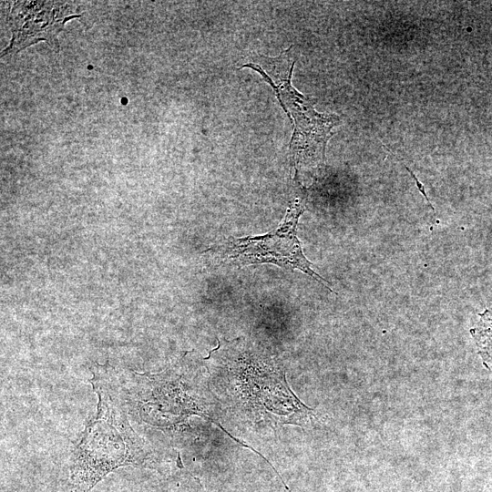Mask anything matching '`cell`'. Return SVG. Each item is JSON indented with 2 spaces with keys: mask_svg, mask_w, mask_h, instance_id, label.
Returning a JSON list of instances; mask_svg holds the SVG:
<instances>
[{
  "mask_svg": "<svg viewBox=\"0 0 492 492\" xmlns=\"http://www.w3.org/2000/svg\"><path fill=\"white\" fill-rule=\"evenodd\" d=\"M204 360L224 403L243 420L302 425L314 417L291 391L279 361L257 344L221 340Z\"/></svg>",
  "mask_w": 492,
  "mask_h": 492,
  "instance_id": "cell-1",
  "label": "cell"
},
{
  "mask_svg": "<svg viewBox=\"0 0 492 492\" xmlns=\"http://www.w3.org/2000/svg\"><path fill=\"white\" fill-rule=\"evenodd\" d=\"M90 383L98 397L97 413L70 455L68 492H91L120 466L155 465L154 452L132 428L107 367L98 365Z\"/></svg>",
  "mask_w": 492,
  "mask_h": 492,
  "instance_id": "cell-2",
  "label": "cell"
},
{
  "mask_svg": "<svg viewBox=\"0 0 492 492\" xmlns=\"http://www.w3.org/2000/svg\"><path fill=\"white\" fill-rule=\"evenodd\" d=\"M185 354L165 371L151 374L108 370L128 413L159 429L172 430L191 415L215 422L208 379L184 362Z\"/></svg>",
  "mask_w": 492,
  "mask_h": 492,
  "instance_id": "cell-3",
  "label": "cell"
},
{
  "mask_svg": "<svg viewBox=\"0 0 492 492\" xmlns=\"http://www.w3.org/2000/svg\"><path fill=\"white\" fill-rule=\"evenodd\" d=\"M292 46L277 57L260 56L241 67L259 72L273 88L282 107L294 122L290 144L295 170L302 165H313L324 159L327 140L332 128L340 123L336 115L321 114L314 110L310 97L299 93L291 83L294 59Z\"/></svg>",
  "mask_w": 492,
  "mask_h": 492,
  "instance_id": "cell-4",
  "label": "cell"
},
{
  "mask_svg": "<svg viewBox=\"0 0 492 492\" xmlns=\"http://www.w3.org/2000/svg\"><path fill=\"white\" fill-rule=\"evenodd\" d=\"M304 207L296 199L288 208L282 222L271 232L259 236L230 237L213 246V251L222 264L249 266L272 263L282 268L296 269L313 278L328 290L327 281L316 273L304 256L297 237V224ZM333 292V291H332Z\"/></svg>",
  "mask_w": 492,
  "mask_h": 492,
  "instance_id": "cell-5",
  "label": "cell"
},
{
  "mask_svg": "<svg viewBox=\"0 0 492 492\" xmlns=\"http://www.w3.org/2000/svg\"><path fill=\"white\" fill-rule=\"evenodd\" d=\"M78 6L68 2L15 1L9 13L12 36L1 56L15 55L39 41L59 50L58 34L67 21L81 17Z\"/></svg>",
  "mask_w": 492,
  "mask_h": 492,
  "instance_id": "cell-6",
  "label": "cell"
},
{
  "mask_svg": "<svg viewBox=\"0 0 492 492\" xmlns=\"http://www.w3.org/2000/svg\"><path fill=\"white\" fill-rule=\"evenodd\" d=\"M479 316L480 319L471 330V333L484 363L492 369V308L487 309Z\"/></svg>",
  "mask_w": 492,
  "mask_h": 492,
  "instance_id": "cell-7",
  "label": "cell"
}]
</instances>
